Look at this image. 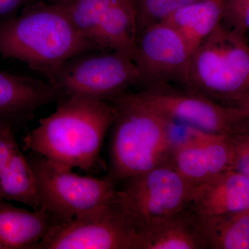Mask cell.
I'll return each mask as SVG.
<instances>
[{"instance_id":"1","label":"cell","mask_w":249,"mask_h":249,"mask_svg":"<svg viewBox=\"0 0 249 249\" xmlns=\"http://www.w3.org/2000/svg\"><path fill=\"white\" fill-rule=\"evenodd\" d=\"M108 101L65 96L56 110L22 138L24 150L64 168L92 170L115 118Z\"/></svg>"},{"instance_id":"2","label":"cell","mask_w":249,"mask_h":249,"mask_svg":"<svg viewBox=\"0 0 249 249\" xmlns=\"http://www.w3.org/2000/svg\"><path fill=\"white\" fill-rule=\"evenodd\" d=\"M93 51L101 50L55 2L31 1L20 14L0 20V55L24 62L51 83L65 62Z\"/></svg>"},{"instance_id":"3","label":"cell","mask_w":249,"mask_h":249,"mask_svg":"<svg viewBox=\"0 0 249 249\" xmlns=\"http://www.w3.org/2000/svg\"><path fill=\"white\" fill-rule=\"evenodd\" d=\"M115 107L109 173L114 183L171 163L176 136L171 120L147 107L135 93L109 100Z\"/></svg>"},{"instance_id":"4","label":"cell","mask_w":249,"mask_h":249,"mask_svg":"<svg viewBox=\"0 0 249 249\" xmlns=\"http://www.w3.org/2000/svg\"><path fill=\"white\" fill-rule=\"evenodd\" d=\"M184 88L229 106L249 93V42L222 24L191 55Z\"/></svg>"},{"instance_id":"5","label":"cell","mask_w":249,"mask_h":249,"mask_svg":"<svg viewBox=\"0 0 249 249\" xmlns=\"http://www.w3.org/2000/svg\"><path fill=\"white\" fill-rule=\"evenodd\" d=\"M29 152L26 157L35 176L39 209L48 213L55 224L88 217L112 204L117 188L109 177L80 176Z\"/></svg>"},{"instance_id":"6","label":"cell","mask_w":249,"mask_h":249,"mask_svg":"<svg viewBox=\"0 0 249 249\" xmlns=\"http://www.w3.org/2000/svg\"><path fill=\"white\" fill-rule=\"evenodd\" d=\"M122 183L113 204L137 232L152 223L182 212L193 188L171 163Z\"/></svg>"},{"instance_id":"7","label":"cell","mask_w":249,"mask_h":249,"mask_svg":"<svg viewBox=\"0 0 249 249\" xmlns=\"http://www.w3.org/2000/svg\"><path fill=\"white\" fill-rule=\"evenodd\" d=\"M52 84L62 95L109 101L142 84L133 59L115 51H93L64 64Z\"/></svg>"},{"instance_id":"8","label":"cell","mask_w":249,"mask_h":249,"mask_svg":"<svg viewBox=\"0 0 249 249\" xmlns=\"http://www.w3.org/2000/svg\"><path fill=\"white\" fill-rule=\"evenodd\" d=\"M137 98L159 114L208 133L231 136L249 129L235 108L175 85L143 88Z\"/></svg>"},{"instance_id":"9","label":"cell","mask_w":249,"mask_h":249,"mask_svg":"<svg viewBox=\"0 0 249 249\" xmlns=\"http://www.w3.org/2000/svg\"><path fill=\"white\" fill-rule=\"evenodd\" d=\"M191 55L182 37L168 23L144 29L139 33L134 59L143 88L168 84L184 88Z\"/></svg>"},{"instance_id":"10","label":"cell","mask_w":249,"mask_h":249,"mask_svg":"<svg viewBox=\"0 0 249 249\" xmlns=\"http://www.w3.org/2000/svg\"><path fill=\"white\" fill-rule=\"evenodd\" d=\"M137 231L111 204L70 222L55 224L36 249H136Z\"/></svg>"},{"instance_id":"11","label":"cell","mask_w":249,"mask_h":249,"mask_svg":"<svg viewBox=\"0 0 249 249\" xmlns=\"http://www.w3.org/2000/svg\"><path fill=\"white\" fill-rule=\"evenodd\" d=\"M183 137L175 142L172 165L194 188L232 170L234 151L229 136L208 133L178 122Z\"/></svg>"},{"instance_id":"12","label":"cell","mask_w":249,"mask_h":249,"mask_svg":"<svg viewBox=\"0 0 249 249\" xmlns=\"http://www.w3.org/2000/svg\"><path fill=\"white\" fill-rule=\"evenodd\" d=\"M62 97L49 81L0 70V125L16 128L32 119L39 108Z\"/></svg>"},{"instance_id":"13","label":"cell","mask_w":249,"mask_h":249,"mask_svg":"<svg viewBox=\"0 0 249 249\" xmlns=\"http://www.w3.org/2000/svg\"><path fill=\"white\" fill-rule=\"evenodd\" d=\"M247 209L249 176L229 170L195 186L183 211L196 215H214Z\"/></svg>"},{"instance_id":"14","label":"cell","mask_w":249,"mask_h":249,"mask_svg":"<svg viewBox=\"0 0 249 249\" xmlns=\"http://www.w3.org/2000/svg\"><path fill=\"white\" fill-rule=\"evenodd\" d=\"M14 131L9 124L0 125V199L22 203L36 211L40 204L35 176Z\"/></svg>"},{"instance_id":"15","label":"cell","mask_w":249,"mask_h":249,"mask_svg":"<svg viewBox=\"0 0 249 249\" xmlns=\"http://www.w3.org/2000/svg\"><path fill=\"white\" fill-rule=\"evenodd\" d=\"M54 224L43 209L28 211L0 199V249H36Z\"/></svg>"},{"instance_id":"16","label":"cell","mask_w":249,"mask_h":249,"mask_svg":"<svg viewBox=\"0 0 249 249\" xmlns=\"http://www.w3.org/2000/svg\"><path fill=\"white\" fill-rule=\"evenodd\" d=\"M186 211L160 219L137 232V249H206Z\"/></svg>"},{"instance_id":"17","label":"cell","mask_w":249,"mask_h":249,"mask_svg":"<svg viewBox=\"0 0 249 249\" xmlns=\"http://www.w3.org/2000/svg\"><path fill=\"white\" fill-rule=\"evenodd\" d=\"M224 0H196L175 10L163 22L182 37L192 54L222 22Z\"/></svg>"},{"instance_id":"18","label":"cell","mask_w":249,"mask_h":249,"mask_svg":"<svg viewBox=\"0 0 249 249\" xmlns=\"http://www.w3.org/2000/svg\"><path fill=\"white\" fill-rule=\"evenodd\" d=\"M186 213L207 249H249V209L214 215Z\"/></svg>"},{"instance_id":"19","label":"cell","mask_w":249,"mask_h":249,"mask_svg":"<svg viewBox=\"0 0 249 249\" xmlns=\"http://www.w3.org/2000/svg\"><path fill=\"white\" fill-rule=\"evenodd\" d=\"M138 37L137 14L132 0H110L100 26L103 51H115L134 59Z\"/></svg>"},{"instance_id":"20","label":"cell","mask_w":249,"mask_h":249,"mask_svg":"<svg viewBox=\"0 0 249 249\" xmlns=\"http://www.w3.org/2000/svg\"><path fill=\"white\" fill-rule=\"evenodd\" d=\"M110 0H58L55 2L67 15L77 31L101 49L100 26Z\"/></svg>"},{"instance_id":"21","label":"cell","mask_w":249,"mask_h":249,"mask_svg":"<svg viewBox=\"0 0 249 249\" xmlns=\"http://www.w3.org/2000/svg\"><path fill=\"white\" fill-rule=\"evenodd\" d=\"M195 1L196 0H132L138 34L149 26L163 22L175 10Z\"/></svg>"},{"instance_id":"22","label":"cell","mask_w":249,"mask_h":249,"mask_svg":"<svg viewBox=\"0 0 249 249\" xmlns=\"http://www.w3.org/2000/svg\"><path fill=\"white\" fill-rule=\"evenodd\" d=\"M222 23L243 36L249 42V0H224Z\"/></svg>"},{"instance_id":"23","label":"cell","mask_w":249,"mask_h":249,"mask_svg":"<svg viewBox=\"0 0 249 249\" xmlns=\"http://www.w3.org/2000/svg\"><path fill=\"white\" fill-rule=\"evenodd\" d=\"M229 137L234 151L232 170L249 176V129Z\"/></svg>"},{"instance_id":"24","label":"cell","mask_w":249,"mask_h":249,"mask_svg":"<svg viewBox=\"0 0 249 249\" xmlns=\"http://www.w3.org/2000/svg\"><path fill=\"white\" fill-rule=\"evenodd\" d=\"M32 0H0V17L7 18L25 7Z\"/></svg>"},{"instance_id":"25","label":"cell","mask_w":249,"mask_h":249,"mask_svg":"<svg viewBox=\"0 0 249 249\" xmlns=\"http://www.w3.org/2000/svg\"><path fill=\"white\" fill-rule=\"evenodd\" d=\"M229 106L235 108L242 117L249 121V93L241 96Z\"/></svg>"},{"instance_id":"26","label":"cell","mask_w":249,"mask_h":249,"mask_svg":"<svg viewBox=\"0 0 249 249\" xmlns=\"http://www.w3.org/2000/svg\"><path fill=\"white\" fill-rule=\"evenodd\" d=\"M49 1V0H32V1ZM49 1H52V0H49ZM54 1H58V0H54Z\"/></svg>"}]
</instances>
